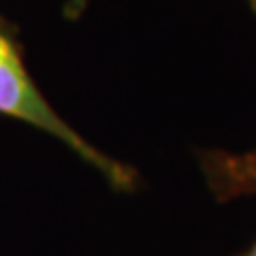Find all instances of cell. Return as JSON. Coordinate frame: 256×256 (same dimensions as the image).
I'll return each instance as SVG.
<instances>
[{
  "mask_svg": "<svg viewBox=\"0 0 256 256\" xmlns=\"http://www.w3.org/2000/svg\"><path fill=\"white\" fill-rule=\"evenodd\" d=\"M0 114L62 141L75 154L98 171L109 182L111 188L120 192H130L137 188V173L132 166L122 164L92 146L82 132H77L58 111H56L43 92L36 88L24 64L20 50L9 36L0 30Z\"/></svg>",
  "mask_w": 256,
  "mask_h": 256,
  "instance_id": "cell-1",
  "label": "cell"
},
{
  "mask_svg": "<svg viewBox=\"0 0 256 256\" xmlns=\"http://www.w3.org/2000/svg\"><path fill=\"white\" fill-rule=\"evenodd\" d=\"M237 256H256V242L250 246V248H248V250L246 252H242V254H237Z\"/></svg>",
  "mask_w": 256,
  "mask_h": 256,
  "instance_id": "cell-3",
  "label": "cell"
},
{
  "mask_svg": "<svg viewBox=\"0 0 256 256\" xmlns=\"http://www.w3.org/2000/svg\"><path fill=\"white\" fill-rule=\"evenodd\" d=\"M248 4H250V6H252V11L256 13V0H248Z\"/></svg>",
  "mask_w": 256,
  "mask_h": 256,
  "instance_id": "cell-4",
  "label": "cell"
},
{
  "mask_svg": "<svg viewBox=\"0 0 256 256\" xmlns=\"http://www.w3.org/2000/svg\"><path fill=\"white\" fill-rule=\"evenodd\" d=\"M205 184L222 203L233 198L256 196V150L226 152L207 150L198 154Z\"/></svg>",
  "mask_w": 256,
  "mask_h": 256,
  "instance_id": "cell-2",
  "label": "cell"
}]
</instances>
